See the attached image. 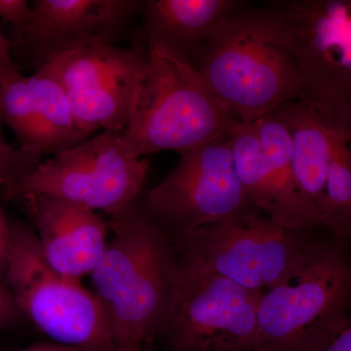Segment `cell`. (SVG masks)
Returning <instances> with one entry per match:
<instances>
[{"label": "cell", "mask_w": 351, "mask_h": 351, "mask_svg": "<svg viewBox=\"0 0 351 351\" xmlns=\"http://www.w3.org/2000/svg\"><path fill=\"white\" fill-rule=\"evenodd\" d=\"M0 112L2 122L10 127L21 147L38 152L36 108L27 77L18 73L0 84Z\"/></svg>", "instance_id": "cell-20"}, {"label": "cell", "mask_w": 351, "mask_h": 351, "mask_svg": "<svg viewBox=\"0 0 351 351\" xmlns=\"http://www.w3.org/2000/svg\"><path fill=\"white\" fill-rule=\"evenodd\" d=\"M174 253L172 297L156 338L163 351L255 350L262 293Z\"/></svg>", "instance_id": "cell-7"}, {"label": "cell", "mask_w": 351, "mask_h": 351, "mask_svg": "<svg viewBox=\"0 0 351 351\" xmlns=\"http://www.w3.org/2000/svg\"><path fill=\"white\" fill-rule=\"evenodd\" d=\"M306 351H351V311Z\"/></svg>", "instance_id": "cell-22"}, {"label": "cell", "mask_w": 351, "mask_h": 351, "mask_svg": "<svg viewBox=\"0 0 351 351\" xmlns=\"http://www.w3.org/2000/svg\"><path fill=\"white\" fill-rule=\"evenodd\" d=\"M267 9L285 34L302 98L351 112V0H274Z\"/></svg>", "instance_id": "cell-10"}, {"label": "cell", "mask_w": 351, "mask_h": 351, "mask_svg": "<svg viewBox=\"0 0 351 351\" xmlns=\"http://www.w3.org/2000/svg\"><path fill=\"white\" fill-rule=\"evenodd\" d=\"M110 240L91 276L115 351H154L169 309L176 258L140 197L110 217Z\"/></svg>", "instance_id": "cell-1"}, {"label": "cell", "mask_w": 351, "mask_h": 351, "mask_svg": "<svg viewBox=\"0 0 351 351\" xmlns=\"http://www.w3.org/2000/svg\"><path fill=\"white\" fill-rule=\"evenodd\" d=\"M235 172L246 195L258 211L281 223L280 206L263 159L253 123H239L230 133Z\"/></svg>", "instance_id": "cell-18"}, {"label": "cell", "mask_w": 351, "mask_h": 351, "mask_svg": "<svg viewBox=\"0 0 351 351\" xmlns=\"http://www.w3.org/2000/svg\"><path fill=\"white\" fill-rule=\"evenodd\" d=\"M20 351H80L76 350V348H71V346H66L64 345H60V343H40V345H36L32 346V348H25V350Z\"/></svg>", "instance_id": "cell-27"}, {"label": "cell", "mask_w": 351, "mask_h": 351, "mask_svg": "<svg viewBox=\"0 0 351 351\" xmlns=\"http://www.w3.org/2000/svg\"><path fill=\"white\" fill-rule=\"evenodd\" d=\"M122 131L107 130L41 161L11 191L8 199L51 196L114 216L138 199L149 162L133 158L121 143Z\"/></svg>", "instance_id": "cell-8"}, {"label": "cell", "mask_w": 351, "mask_h": 351, "mask_svg": "<svg viewBox=\"0 0 351 351\" xmlns=\"http://www.w3.org/2000/svg\"><path fill=\"white\" fill-rule=\"evenodd\" d=\"M147 63L138 82L121 143L133 158L162 151L181 154L226 137L240 122L212 93L189 58L147 46Z\"/></svg>", "instance_id": "cell-3"}, {"label": "cell", "mask_w": 351, "mask_h": 351, "mask_svg": "<svg viewBox=\"0 0 351 351\" xmlns=\"http://www.w3.org/2000/svg\"><path fill=\"white\" fill-rule=\"evenodd\" d=\"M31 12L27 0H0V19L13 25L16 32L24 27Z\"/></svg>", "instance_id": "cell-23"}, {"label": "cell", "mask_w": 351, "mask_h": 351, "mask_svg": "<svg viewBox=\"0 0 351 351\" xmlns=\"http://www.w3.org/2000/svg\"><path fill=\"white\" fill-rule=\"evenodd\" d=\"M11 246V226L0 209V276H5Z\"/></svg>", "instance_id": "cell-26"}, {"label": "cell", "mask_w": 351, "mask_h": 351, "mask_svg": "<svg viewBox=\"0 0 351 351\" xmlns=\"http://www.w3.org/2000/svg\"><path fill=\"white\" fill-rule=\"evenodd\" d=\"M195 68L240 123L304 96L282 27L269 10H237L196 53Z\"/></svg>", "instance_id": "cell-2"}, {"label": "cell", "mask_w": 351, "mask_h": 351, "mask_svg": "<svg viewBox=\"0 0 351 351\" xmlns=\"http://www.w3.org/2000/svg\"><path fill=\"white\" fill-rule=\"evenodd\" d=\"M267 172L274 184L281 223L290 228H323L319 219L306 204L295 180L293 145L285 119L277 110L253 122Z\"/></svg>", "instance_id": "cell-16"}, {"label": "cell", "mask_w": 351, "mask_h": 351, "mask_svg": "<svg viewBox=\"0 0 351 351\" xmlns=\"http://www.w3.org/2000/svg\"><path fill=\"white\" fill-rule=\"evenodd\" d=\"M290 130L293 167L300 193L322 225L328 169L341 121L351 113L336 112L318 101L301 98L277 108Z\"/></svg>", "instance_id": "cell-14"}, {"label": "cell", "mask_w": 351, "mask_h": 351, "mask_svg": "<svg viewBox=\"0 0 351 351\" xmlns=\"http://www.w3.org/2000/svg\"><path fill=\"white\" fill-rule=\"evenodd\" d=\"M0 193H5V189H4L3 184L0 182Z\"/></svg>", "instance_id": "cell-28"}, {"label": "cell", "mask_w": 351, "mask_h": 351, "mask_svg": "<svg viewBox=\"0 0 351 351\" xmlns=\"http://www.w3.org/2000/svg\"><path fill=\"white\" fill-rule=\"evenodd\" d=\"M27 82L36 108V151L56 156L84 142L64 87L39 69Z\"/></svg>", "instance_id": "cell-17"}, {"label": "cell", "mask_w": 351, "mask_h": 351, "mask_svg": "<svg viewBox=\"0 0 351 351\" xmlns=\"http://www.w3.org/2000/svg\"><path fill=\"white\" fill-rule=\"evenodd\" d=\"M143 5L138 0H36L16 36L34 51L39 69L69 51L115 45Z\"/></svg>", "instance_id": "cell-12"}, {"label": "cell", "mask_w": 351, "mask_h": 351, "mask_svg": "<svg viewBox=\"0 0 351 351\" xmlns=\"http://www.w3.org/2000/svg\"><path fill=\"white\" fill-rule=\"evenodd\" d=\"M4 277L23 315L55 343L80 351H115L100 300L80 279L53 269L36 233L25 226H11Z\"/></svg>", "instance_id": "cell-6"}, {"label": "cell", "mask_w": 351, "mask_h": 351, "mask_svg": "<svg viewBox=\"0 0 351 351\" xmlns=\"http://www.w3.org/2000/svg\"><path fill=\"white\" fill-rule=\"evenodd\" d=\"M321 228H290L255 211L170 240L176 253L263 294L306 262L325 239L316 235Z\"/></svg>", "instance_id": "cell-5"}, {"label": "cell", "mask_w": 351, "mask_h": 351, "mask_svg": "<svg viewBox=\"0 0 351 351\" xmlns=\"http://www.w3.org/2000/svg\"><path fill=\"white\" fill-rule=\"evenodd\" d=\"M350 241L330 234L263 293L254 351H306L351 311Z\"/></svg>", "instance_id": "cell-4"}, {"label": "cell", "mask_w": 351, "mask_h": 351, "mask_svg": "<svg viewBox=\"0 0 351 351\" xmlns=\"http://www.w3.org/2000/svg\"><path fill=\"white\" fill-rule=\"evenodd\" d=\"M147 63V46L138 40L127 48L97 45L69 51L38 69L66 90L85 141L98 129L126 128Z\"/></svg>", "instance_id": "cell-11"}, {"label": "cell", "mask_w": 351, "mask_h": 351, "mask_svg": "<svg viewBox=\"0 0 351 351\" xmlns=\"http://www.w3.org/2000/svg\"><path fill=\"white\" fill-rule=\"evenodd\" d=\"M179 154L175 167L143 200L147 214L171 240L258 211L235 172L230 136Z\"/></svg>", "instance_id": "cell-9"}, {"label": "cell", "mask_w": 351, "mask_h": 351, "mask_svg": "<svg viewBox=\"0 0 351 351\" xmlns=\"http://www.w3.org/2000/svg\"><path fill=\"white\" fill-rule=\"evenodd\" d=\"M1 123H3V122H2L1 112H0V124Z\"/></svg>", "instance_id": "cell-29"}, {"label": "cell", "mask_w": 351, "mask_h": 351, "mask_svg": "<svg viewBox=\"0 0 351 351\" xmlns=\"http://www.w3.org/2000/svg\"><path fill=\"white\" fill-rule=\"evenodd\" d=\"M22 315L10 290L6 284L0 282V328L12 324Z\"/></svg>", "instance_id": "cell-24"}, {"label": "cell", "mask_w": 351, "mask_h": 351, "mask_svg": "<svg viewBox=\"0 0 351 351\" xmlns=\"http://www.w3.org/2000/svg\"><path fill=\"white\" fill-rule=\"evenodd\" d=\"M241 6L237 0H147L143 43L191 60Z\"/></svg>", "instance_id": "cell-15"}, {"label": "cell", "mask_w": 351, "mask_h": 351, "mask_svg": "<svg viewBox=\"0 0 351 351\" xmlns=\"http://www.w3.org/2000/svg\"><path fill=\"white\" fill-rule=\"evenodd\" d=\"M322 225L330 234L351 242V114L341 121L330 159Z\"/></svg>", "instance_id": "cell-19"}, {"label": "cell", "mask_w": 351, "mask_h": 351, "mask_svg": "<svg viewBox=\"0 0 351 351\" xmlns=\"http://www.w3.org/2000/svg\"><path fill=\"white\" fill-rule=\"evenodd\" d=\"M45 260L64 276L91 274L108 244V221L97 212L51 196H23Z\"/></svg>", "instance_id": "cell-13"}, {"label": "cell", "mask_w": 351, "mask_h": 351, "mask_svg": "<svg viewBox=\"0 0 351 351\" xmlns=\"http://www.w3.org/2000/svg\"><path fill=\"white\" fill-rule=\"evenodd\" d=\"M41 154L27 147L9 145L0 124V182L5 189L8 198L12 189L41 162Z\"/></svg>", "instance_id": "cell-21"}, {"label": "cell", "mask_w": 351, "mask_h": 351, "mask_svg": "<svg viewBox=\"0 0 351 351\" xmlns=\"http://www.w3.org/2000/svg\"><path fill=\"white\" fill-rule=\"evenodd\" d=\"M13 43L0 32V84L17 75V66L11 56Z\"/></svg>", "instance_id": "cell-25"}]
</instances>
